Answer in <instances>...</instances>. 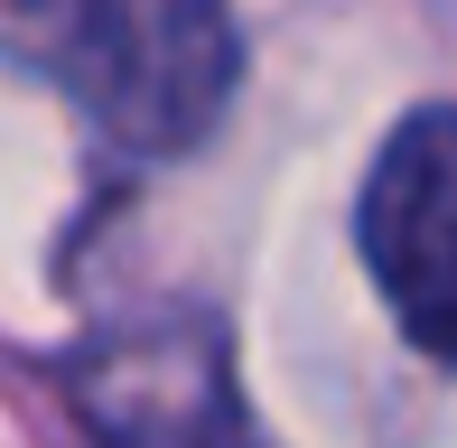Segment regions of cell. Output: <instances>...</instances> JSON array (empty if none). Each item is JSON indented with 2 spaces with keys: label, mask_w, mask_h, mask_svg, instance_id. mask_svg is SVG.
Here are the masks:
<instances>
[{
  "label": "cell",
  "mask_w": 457,
  "mask_h": 448,
  "mask_svg": "<svg viewBox=\"0 0 457 448\" xmlns=\"http://www.w3.org/2000/svg\"><path fill=\"white\" fill-rule=\"evenodd\" d=\"M0 37L140 159L196 150L234 94L224 0H0Z\"/></svg>",
  "instance_id": "cell-1"
},
{
  "label": "cell",
  "mask_w": 457,
  "mask_h": 448,
  "mask_svg": "<svg viewBox=\"0 0 457 448\" xmlns=\"http://www.w3.org/2000/svg\"><path fill=\"white\" fill-rule=\"evenodd\" d=\"M364 261L411 345L457 364V104L411 112L364 178Z\"/></svg>",
  "instance_id": "cell-2"
},
{
  "label": "cell",
  "mask_w": 457,
  "mask_h": 448,
  "mask_svg": "<svg viewBox=\"0 0 457 448\" xmlns=\"http://www.w3.org/2000/svg\"><path fill=\"white\" fill-rule=\"evenodd\" d=\"M75 411H85L94 448H243L224 345L196 318L103 336L75 374Z\"/></svg>",
  "instance_id": "cell-3"
}]
</instances>
